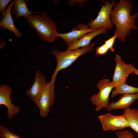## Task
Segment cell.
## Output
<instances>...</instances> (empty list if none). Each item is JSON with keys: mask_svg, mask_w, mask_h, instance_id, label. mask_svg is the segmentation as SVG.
<instances>
[{"mask_svg": "<svg viewBox=\"0 0 138 138\" xmlns=\"http://www.w3.org/2000/svg\"><path fill=\"white\" fill-rule=\"evenodd\" d=\"M28 3L24 0H14L13 1L11 12L15 17V20H17L20 17L26 16L32 14H42L45 12H32L30 11L27 6Z\"/></svg>", "mask_w": 138, "mask_h": 138, "instance_id": "15", "label": "cell"}, {"mask_svg": "<svg viewBox=\"0 0 138 138\" xmlns=\"http://www.w3.org/2000/svg\"><path fill=\"white\" fill-rule=\"evenodd\" d=\"M95 30L88 28V25L79 24L75 28H73L71 31L66 33H58L57 36L62 39L66 44H68L77 40L86 34Z\"/></svg>", "mask_w": 138, "mask_h": 138, "instance_id": "10", "label": "cell"}, {"mask_svg": "<svg viewBox=\"0 0 138 138\" xmlns=\"http://www.w3.org/2000/svg\"><path fill=\"white\" fill-rule=\"evenodd\" d=\"M109 49L105 44L96 49V54L97 55H104L108 52Z\"/></svg>", "mask_w": 138, "mask_h": 138, "instance_id": "21", "label": "cell"}, {"mask_svg": "<svg viewBox=\"0 0 138 138\" xmlns=\"http://www.w3.org/2000/svg\"><path fill=\"white\" fill-rule=\"evenodd\" d=\"M35 75L34 82L31 87L26 90V94L36 105L49 82L39 70L36 71Z\"/></svg>", "mask_w": 138, "mask_h": 138, "instance_id": "8", "label": "cell"}, {"mask_svg": "<svg viewBox=\"0 0 138 138\" xmlns=\"http://www.w3.org/2000/svg\"><path fill=\"white\" fill-rule=\"evenodd\" d=\"M123 114L127 120L129 127L138 134V110L128 107L124 110Z\"/></svg>", "mask_w": 138, "mask_h": 138, "instance_id": "16", "label": "cell"}, {"mask_svg": "<svg viewBox=\"0 0 138 138\" xmlns=\"http://www.w3.org/2000/svg\"><path fill=\"white\" fill-rule=\"evenodd\" d=\"M98 14L96 19L91 20L88 22V27L96 30L100 28L111 30L113 24L110 19V13L115 2L113 0L110 3L108 0L103 1Z\"/></svg>", "mask_w": 138, "mask_h": 138, "instance_id": "5", "label": "cell"}, {"mask_svg": "<svg viewBox=\"0 0 138 138\" xmlns=\"http://www.w3.org/2000/svg\"><path fill=\"white\" fill-rule=\"evenodd\" d=\"M117 38H118L117 33L115 31L114 35L112 37L105 41L104 44L106 46L109 50L113 52L114 51V49L113 48L114 44L115 39Z\"/></svg>", "mask_w": 138, "mask_h": 138, "instance_id": "20", "label": "cell"}, {"mask_svg": "<svg viewBox=\"0 0 138 138\" xmlns=\"http://www.w3.org/2000/svg\"><path fill=\"white\" fill-rule=\"evenodd\" d=\"M138 99V93L123 95L116 102H112L107 108L108 111L124 109L129 107L134 101Z\"/></svg>", "mask_w": 138, "mask_h": 138, "instance_id": "14", "label": "cell"}, {"mask_svg": "<svg viewBox=\"0 0 138 138\" xmlns=\"http://www.w3.org/2000/svg\"><path fill=\"white\" fill-rule=\"evenodd\" d=\"M11 0H0V12L2 15L5 11L6 7Z\"/></svg>", "mask_w": 138, "mask_h": 138, "instance_id": "22", "label": "cell"}, {"mask_svg": "<svg viewBox=\"0 0 138 138\" xmlns=\"http://www.w3.org/2000/svg\"><path fill=\"white\" fill-rule=\"evenodd\" d=\"M99 93L92 96L90 101L96 106L95 110L98 111L102 108H107L110 103L109 96L112 89L115 88L108 79H102L97 84Z\"/></svg>", "mask_w": 138, "mask_h": 138, "instance_id": "4", "label": "cell"}, {"mask_svg": "<svg viewBox=\"0 0 138 138\" xmlns=\"http://www.w3.org/2000/svg\"><path fill=\"white\" fill-rule=\"evenodd\" d=\"M115 134L118 138H134L135 135L131 131L128 130H117Z\"/></svg>", "mask_w": 138, "mask_h": 138, "instance_id": "19", "label": "cell"}, {"mask_svg": "<svg viewBox=\"0 0 138 138\" xmlns=\"http://www.w3.org/2000/svg\"><path fill=\"white\" fill-rule=\"evenodd\" d=\"M107 32V29L104 28H99L93 32L86 34L77 40L69 44L66 49L76 50L80 47L82 48L85 47L91 43V41L95 37L99 34H106Z\"/></svg>", "mask_w": 138, "mask_h": 138, "instance_id": "12", "label": "cell"}, {"mask_svg": "<svg viewBox=\"0 0 138 138\" xmlns=\"http://www.w3.org/2000/svg\"></svg>", "mask_w": 138, "mask_h": 138, "instance_id": "25", "label": "cell"}, {"mask_svg": "<svg viewBox=\"0 0 138 138\" xmlns=\"http://www.w3.org/2000/svg\"><path fill=\"white\" fill-rule=\"evenodd\" d=\"M133 73L135 74L138 76V68Z\"/></svg>", "mask_w": 138, "mask_h": 138, "instance_id": "24", "label": "cell"}, {"mask_svg": "<svg viewBox=\"0 0 138 138\" xmlns=\"http://www.w3.org/2000/svg\"><path fill=\"white\" fill-rule=\"evenodd\" d=\"M95 44V42H94L83 48L76 50H66L64 51H61L57 50H52L51 53L56 57L57 64L51 78L55 79L59 71L70 66L82 55L91 52Z\"/></svg>", "mask_w": 138, "mask_h": 138, "instance_id": "3", "label": "cell"}, {"mask_svg": "<svg viewBox=\"0 0 138 138\" xmlns=\"http://www.w3.org/2000/svg\"><path fill=\"white\" fill-rule=\"evenodd\" d=\"M111 93L110 97L112 98L120 94L138 93V87L129 85L125 83L115 87Z\"/></svg>", "mask_w": 138, "mask_h": 138, "instance_id": "17", "label": "cell"}, {"mask_svg": "<svg viewBox=\"0 0 138 138\" xmlns=\"http://www.w3.org/2000/svg\"><path fill=\"white\" fill-rule=\"evenodd\" d=\"M133 3L129 0H120L115 3L111 10L110 20L116 27L119 40L124 42L130 34L131 30H136L135 19L138 18V12L131 15Z\"/></svg>", "mask_w": 138, "mask_h": 138, "instance_id": "1", "label": "cell"}, {"mask_svg": "<svg viewBox=\"0 0 138 138\" xmlns=\"http://www.w3.org/2000/svg\"><path fill=\"white\" fill-rule=\"evenodd\" d=\"M7 45L6 42L3 41H1L0 42V49H2L4 48Z\"/></svg>", "mask_w": 138, "mask_h": 138, "instance_id": "23", "label": "cell"}, {"mask_svg": "<svg viewBox=\"0 0 138 138\" xmlns=\"http://www.w3.org/2000/svg\"><path fill=\"white\" fill-rule=\"evenodd\" d=\"M13 4V1L9 3L4 13L1 16V17H3V18L0 22V26L3 29H7L13 32L16 37L20 38L22 34L15 26L11 15Z\"/></svg>", "mask_w": 138, "mask_h": 138, "instance_id": "13", "label": "cell"}, {"mask_svg": "<svg viewBox=\"0 0 138 138\" xmlns=\"http://www.w3.org/2000/svg\"><path fill=\"white\" fill-rule=\"evenodd\" d=\"M12 91L9 85L3 84L0 86V106L4 105L7 107L8 119L12 118L20 110L19 106L14 105L11 101L10 96Z\"/></svg>", "mask_w": 138, "mask_h": 138, "instance_id": "9", "label": "cell"}, {"mask_svg": "<svg viewBox=\"0 0 138 138\" xmlns=\"http://www.w3.org/2000/svg\"><path fill=\"white\" fill-rule=\"evenodd\" d=\"M98 118L105 131L121 130L129 127V122L124 115L115 116L108 113L100 115Z\"/></svg>", "mask_w": 138, "mask_h": 138, "instance_id": "7", "label": "cell"}, {"mask_svg": "<svg viewBox=\"0 0 138 138\" xmlns=\"http://www.w3.org/2000/svg\"><path fill=\"white\" fill-rule=\"evenodd\" d=\"M46 13L41 15H30L25 18L28 23L34 29L41 40L52 42L58 37L56 25Z\"/></svg>", "mask_w": 138, "mask_h": 138, "instance_id": "2", "label": "cell"}, {"mask_svg": "<svg viewBox=\"0 0 138 138\" xmlns=\"http://www.w3.org/2000/svg\"><path fill=\"white\" fill-rule=\"evenodd\" d=\"M114 60L116 66L111 82L115 87L126 83L128 76L137 68L132 64L123 61L121 56L118 54H116Z\"/></svg>", "mask_w": 138, "mask_h": 138, "instance_id": "6", "label": "cell"}, {"mask_svg": "<svg viewBox=\"0 0 138 138\" xmlns=\"http://www.w3.org/2000/svg\"><path fill=\"white\" fill-rule=\"evenodd\" d=\"M0 136L2 138H21L11 132L7 128L0 125Z\"/></svg>", "mask_w": 138, "mask_h": 138, "instance_id": "18", "label": "cell"}, {"mask_svg": "<svg viewBox=\"0 0 138 138\" xmlns=\"http://www.w3.org/2000/svg\"><path fill=\"white\" fill-rule=\"evenodd\" d=\"M55 100L51 95L50 83L49 82L36 104L39 109L41 116L45 117L47 116L50 111V107L53 105Z\"/></svg>", "mask_w": 138, "mask_h": 138, "instance_id": "11", "label": "cell"}]
</instances>
